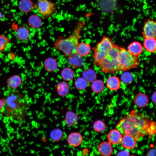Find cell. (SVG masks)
<instances>
[{
    "mask_svg": "<svg viewBox=\"0 0 156 156\" xmlns=\"http://www.w3.org/2000/svg\"><path fill=\"white\" fill-rule=\"evenodd\" d=\"M10 42V39L8 37L4 35H0V51L4 50Z\"/></svg>",
    "mask_w": 156,
    "mask_h": 156,
    "instance_id": "32",
    "label": "cell"
},
{
    "mask_svg": "<svg viewBox=\"0 0 156 156\" xmlns=\"http://www.w3.org/2000/svg\"><path fill=\"white\" fill-rule=\"evenodd\" d=\"M133 102L135 104L140 108L145 107L149 102L148 97L146 94L140 93L137 94L134 97Z\"/></svg>",
    "mask_w": 156,
    "mask_h": 156,
    "instance_id": "15",
    "label": "cell"
},
{
    "mask_svg": "<svg viewBox=\"0 0 156 156\" xmlns=\"http://www.w3.org/2000/svg\"><path fill=\"white\" fill-rule=\"evenodd\" d=\"M23 79L19 75H15L8 77L6 81L7 85L12 89H16L22 84Z\"/></svg>",
    "mask_w": 156,
    "mask_h": 156,
    "instance_id": "11",
    "label": "cell"
},
{
    "mask_svg": "<svg viewBox=\"0 0 156 156\" xmlns=\"http://www.w3.org/2000/svg\"><path fill=\"white\" fill-rule=\"evenodd\" d=\"M63 136V133L61 130L56 128L52 130L50 133V136L53 141L58 142L62 140Z\"/></svg>",
    "mask_w": 156,
    "mask_h": 156,
    "instance_id": "29",
    "label": "cell"
},
{
    "mask_svg": "<svg viewBox=\"0 0 156 156\" xmlns=\"http://www.w3.org/2000/svg\"><path fill=\"white\" fill-rule=\"evenodd\" d=\"M104 87V84L103 81L100 79H96L92 83L90 86L92 91L96 94L102 92Z\"/></svg>",
    "mask_w": 156,
    "mask_h": 156,
    "instance_id": "26",
    "label": "cell"
},
{
    "mask_svg": "<svg viewBox=\"0 0 156 156\" xmlns=\"http://www.w3.org/2000/svg\"><path fill=\"white\" fill-rule=\"evenodd\" d=\"M29 28L25 26L19 27L17 30L16 35L17 38L22 42L25 41L29 38L30 36Z\"/></svg>",
    "mask_w": 156,
    "mask_h": 156,
    "instance_id": "19",
    "label": "cell"
},
{
    "mask_svg": "<svg viewBox=\"0 0 156 156\" xmlns=\"http://www.w3.org/2000/svg\"><path fill=\"white\" fill-rule=\"evenodd\" d=\"M116 128L122 135H131L137 141L147 134L153 135L156 133L155 122L137 109L131 111L121 119Z\"/></svg>",
    "mask_w": 156,
    "mask_h": 156,
    "instance_id": "1",
    "label": "cell"
},
{
    "mask_svg": "<svg viewBox=\"0 0 156 156\" xmlns=\"http://www.w3.org/2000/svg\"><path fill=\"white\" fill-rule=\"evenodd\" d=\"M3 113L11 119L21 122L25 118L29 107L24 94L16 89H12L6 95Z\"/></svg>",
    "mask_w": 156,
    "mask_h": 156,
    "instance_id": "2",
    "label": "cell"
},
{
    "mask_svg": "<svg viewBox=\"0 0 156 156\" xmlns=\"http://www.w3.org/2000/svg\"><path fill=\"white\" fill-rule=\"evenodd\" d=\"M56 89L58 94L60 96L64 97L68 94L70 87L67 83L65 81H61L57 84Z\"/></svg>",
    "mask_w": 156,
    "mask_h": 156,
    "instance_id": "22",
    "label": "cell"
},
{
    "mask_svg": "<svg viewBox=\"0 0 156 156\" xmlns=\"http://www.w3.org/2000/svg\"><path fill=\"white\" fill-rule=\"evenodd\" d=\"M75 73L74 70L69 67L63 68L61 73L62 78L65 81H70L74 78Z\"/></svg>",
    "mask_w": 156,
    "mask_h": 156,
    "instance_id": "24",
    "label": "cell"
},
{
    "mask_svg": "<svg viewBox=\"0 0 156 156\" xmlns=\"http://www.w3.org/2000/svg\"><path fill=\"white\" fill-rule=\"evenodd\" d=\"M120 49L114 44L103 58L98 66L103 72L113 73L120 70L118 59Z\"/></svg>",
    "mask_w": 156,
    "mask_h": 156,
    "instance_id": "4",
    "label": "cell"
},
{
    "mask_svg": "<svg viewBox=\"0 0 156 156\" xmlns=\"http://www.w3.org/2000/svg\"><path fill=\"white\" fill-rule=\"evenodd\" d=\"M4 98H0V112L3 110L4 105Z\"/></svg>",
    "mask_w": 156,
    "mask_h": 156,
    "instance_id": "36",
    "label": "cell"
},
{
    "mask_svg": "<svg viewBox=\"0 0 156 156\" xmlns=\"http://www.w3.org/2000/svg\"><path fill=\"white\" fill-rule=\"evenodd\" d=\"M143 35L144 38H156V24L155 21L148 20L144 25Z\"/></svg>",
    "mask_w": 156,
    "mask_h": 156,
    "instance_id": "8",
    "label": "cell"
},
{
    "mask_svg": "<svg viewBox=\"0 0 156 156\" xmlns=\"http://www.w3.org/2000/svg\"><path fill=\"white\" fill-rule=\"evenodd\" d=\"M143 45L145 50L148 52L153 53L155 52L156 40L155 38H145Z\"/></svg>",
    "mask_w": 156,
    "mask_h": 156,
    "instance_id": "23",
    "label": "cell"
},
{
    "mask_svg": "<svg viewBox=\"0 0 156 156\" xmlns=\"http://www.w3.org/2000/svg\"><path fill=\"white\" fill-rule=\"evenodd\" d=\"M36 7L38 13L46 18L51 16L56 9L55 4L50 0H38Z\"/></svg>",
    "mask_w": 156,
    "mask_h": 156,
    "instance_id": "7",
    "label": "cell"
},
{
    "mask_svg": "<svg viewBox=\"0 0 156 156\" xmlns=\"http://www.w3.org/2000/svg\"><path fill=\"white\" fill-rule=\"evenodd\" d=\"M66 57L68 62L74 68H81L83 65L84 62L82 57L76 53Z\"/></svg>",
    "mask_w": 156,
    "mask_h": 156,
    "instance_id": "10",
    "label": "cell"
},
{
    "mask_svg": "<svg viewBox=\"0 0 156 156\" xmlns=\"http://www.w3.org/2000/svg\"><path fill=\"white\" fill-rule=\"evenodd\" d=\"M88 82L83 77H79L75 81V86L76 89L79 90H83L87 88Z\"/></svg>",
    "mask_w": 156,
    "mask_h": 156,
    "instance_id": "30",
    "label": "cell"
},
{
    "mask_svg": "<svg viewBox=\"0 0 156 156\" xmlns=\"http://www.w3.org/2000/svg\"><path fill=\"white\" fill-rule=\"evenodd\" d=\"M114 45L113 42L110 38L104 36L94 48L92 55L94 64L98 66L103 58Z\"/></svg>",
    "mask_w": 156,
    "mask_h": 156,
    "instance_id": "6",
    "label": "cell"
},
{
    "mask_svg": "<svg viewBox=\"0 0 156 156\" xmlns=\"http://www.w3.org/2000/svg\"><path fill=\"white\" fill-rule=\"evenodd\" d=\"M106 85L108 88L112 91L118 90L120 87L121 82L118 78L115 76L109 77L107 79Z\"/></svg>",
    "mask_w": 156,
    "mask_h": 156,
    "instance_id": "17",
    "label": "cell"
},
{
    "mask_svg": "<svg viewBox=\"0 0 156 156\" xmlns=\"http://www.w3.org/2000/svg\"><path fill=\"white\" fill-rule=\"evenodd\" d=\"M29 25L35 29L39 28L42 24L41 18L36 15H32L29 17L28 20Z\"/></svg>",
    "mask_w": 156,
    "mask_h": 156,
    "instance_id": "28",
    "label": "cell"
},
{
    "mask_svg": "<svg viewBox=\"0 0 156 156\" xmlns=\"http://www.w3.org/2000/svg\"><path fill=\"white\" fill-rule=\"evenodd\" d=\"M8 57L10 60H12L13 59H14V58L15 57V54L13 53H10L8 54Z\"/></svg>",
    "mask_w": 156,
    "mask_h": 156,
    "instance_id": "38",
    "label": "cell"
},
{
    "mask_svg": "<svg viewBox=\"0 0 156 156\" xmlns=\"http://www.w3.org/2000/svg\"><path fill=\"white\" fill-rule=\"evenodd\" d=\"M43 65L44 68L47 71L51 73L57 70L58 67V63L53 58L49 57L44 60Z\"/></svg>",
    "mask_w": 156,
    "mask_h": 156,
    "instance_id": "18",
    "label": "cell"
},
{
    "mask_svg": "<svg viewBox=\"0 0 156 156\" xmlns=\"http://www.w3.org/2000/svg\"><path fill=\"white\" fill-rule=\"evenodd\" d=\"M86 25L84 20H79L72 33L69 36L66 38H59L55 41V49L62 52L66 57L76 53V47L79 42L81 32Z\"/></svg>",
    "mask_w": 156,
    "mask_h": 156,
    "instance_id": "3",
    "label": "cell"
},
{
    "mask_svg": "<svg viewBox=\"0 0 156 156\" xmlns=\"http://www.w3.org/2000/svg\"><path fill=\"white\" fill-rule=\"evenodd\" d=\"M93 127L94 130L96 132H101L104 131L106 126L105 124L102 121L97 120L93 123Z\"/></svg>",
    "mask_w": 156,
    "mask_h": 156,
    "instance_id": "31",
    "label": "cell"
},
{
    "mask_svg": "<svg viewBox=\"0 0 156 156\" xmlns=\"http://www.w3.org/2000/svg\"><path fill=\"white\" fill-rule=\"evenodd\" d=\"M118 59L120 70L123 71L136 68L140 63L137 56L132 55L123 47H120Z\"/></svg>",
    "mask_w": 156,
    "mask_h": 156,
    "instance_id": "5",
    "label": "cell"
},
{
    "mask_svg": "<svg viewBox=\"0 0 156 156\" xmlns=\"http://www.w3.org/2000/svg\"><path fill=\"white\" fill-rule=\"evenodd\" d=\"M143 50V46L140 42L134 41L131 42L129 45L128 50L132 55L138 56L140 55Z\"/></svg>",
    "mask_w": 156,
    "mask_h": 156,
    "instance_id": "20",
    "label": "cell"
},
{
    "mask_svg": "<svg viewBox=\"0 0 156 156\" xmlns=\"http://www.w3.org/2000/svg\"><path fill=\"white\" fill-rule=\"evenodd\" d=\"M137 140L133 136L127 134L122 135L121 143L122 146L125 148L131 149L135 146Z\"/></svg>",
    "mask_w": 156,
    "mask_h": 156,
    "instance_id": "13",
    "label": "cell"
},
{
    "mask_svg": "<svg viewBox=\"0 0 156 156\" xmlns=\"http://www.w3.org/2000/svg\"><path fill=\"white\" fill-rule=\"evenodd\" d=\"M151 99L152 102L155 104L156 103V92L155 91L153 94L151 96Z\"/></svg>",
    "mask_w": 156,
    "mask_h": 156,
    "instance_id": "37",
    "label": "cell"
},
{
    "mask_svg": "<svg viewBox=\"0 0 156 156\" xmlns=\"http://www.w3.org/2000/svg\"><path fill=\"white\" fill-rule=\"evenodd\" d=\"M147 156H155L156 150L155 148L151 149L147 153Z\"/></svg>",
    "mask_w": 156,
    "mask_h": 156,
    "instance_id": "35",
    "label": "cell"
},
{
    "mask_svg": "<svg viewBox=\"0 0 156 156\" xmlns=\"http://www.w3.org/2000/svg\"><path fill=\"white\" fill-rule=\"evenodd\" d=\"M117 156H129V153L127 150H124L119 152L116 155Z\"/></svg>",
    "mask_w": 156,
    "mask_h": 156,
    "instance_id": "34",
    "label": "cell"
},
{
    "mask_svg": "<svg viewBox=\"0 0 156 156\" xmlns=\"http://www.w3.org/2000/svg\"><path fill=\"white\" fill-rule=\"evenodd\" d=\"M122 135L117 129L111 130L107 135L108 142L113 145L117 144L121 141Z\"/></svg>",
    "mask_w": 156,
    "mask_h": 156,
    "instance_id": "16",
    "label": "cell"
},
{
    "mask_svg": "<svg viewBox=\"0 0 156 156\" xmlns=\"http://www.w3.org/2000/svg\"><path fill=\"white\" fill-rule=\"evenodd\" d=\"M82 75L88 82L92 83L96 79L97 75L95 71L92 68H88L84 69Z\"/></svg>",
    "mask_w": 156,
    "mask_h": 156,
    "instance_id": "25",
    "label": "cell"
},
{
    "mask_svg": "<svg viewBox=\"0 0 156 156\" xmlns=\"http://www.w3.org/2000/svg\"><path fill=\"white\" fill-rule=\"evenodd\" d=\"M77 115L72 111H68L65 114V122L66 125L73 126L77 124L79 121Z\"/></svg>",
    "mask_w": 156,
    "mask_h": 156,
    "instance_id": "21",
    "label": "cell"
},
{
    "mask_svg": "<svg viewBox=\"0 0 156 156\" xmlns=\"http://www.w3.org/2000/svg\"><path fill=\"white\" fill-rule=\"evenodd\" d=\"M33 6V3L30 0H21L19 3L20 9L25 13L31 11Z\"/></svg>",
    "mask_w": 156,
    "mask_h": 156,
    "instance_id": "27",
    "label": "cell"
},
{
    "mask_svg": "<svg viewBox=\"0 0 156 156\" xmlns=\"http://www.w3.org/2000/svg\"><path fill=\"white\" fill-rule=\"evenodd\" d=\"M97 151L99 153L103 156H109L112 155L113 149L112 144L109 142L104 141L98 145Z\"/></svg>",
    "mask_w": 156,
    "mask_h": 156,
    "instance_id": "12",
    "label": "cell"
},
{
    "mask_svg": "<svg viewBox=\"0 0 156 156\" xmlns=\"http://www.w3.org/2000/svg\"><path fill=\"white\" fill-rule=\"evenodd\" d=\"M83 141V136L78 132H75L70 133L67 138V142L70 146L73 147L79 146Z\"/></svg>",
    "mask_w": 156,
    "mask_h": 156,
    "instance_id": "9",
    "label": "cell"
},
{
    "mask_svg": "<svg viewBox=\"0 0 156 156\" xmlns=\"http://www.w3.org/2000/svg\"><path fill=\"white\" fill-rule=\"evenodd\" d=\"M121 79L124 83L127 84L131 83L133 79L132 75L130 73L128 72H125L123 73L121 76Z\"/></svg>",
    "mask_w": 156,
    "mask_h": 156,
    "instance_id": "33",
    "label": "cell"
},
{
    "mask_svg": "<svg viewBox=\"0 0 156 156\" xmlns=\"http://www.w3.org/2000/svg\"><path fill=\"white\" fill-rule=\"evenodd\" d=\"M91 51L90 45L85 42H79L76 49V53L82 57L88 55Z\"/></svg>",
    "mask_w": 156,
    "mask_h": 156,
    "instance_id": "14",
    "label": "cell"
}]
</instances>
